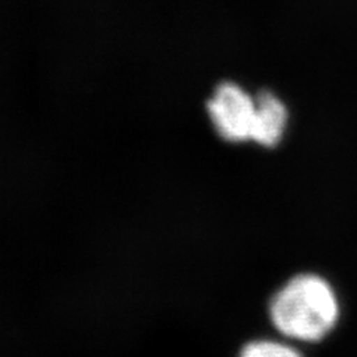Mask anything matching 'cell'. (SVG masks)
Instances as JSON below:
<instances>
[{"label":"cell","instance_id":"cell-1","mask_svg":"<svg viewBox=\"0 0 357 357\" xmlns=\"http://www.w3.org/2000/svg\"><path fill=\"white\" fill-rule=\"evenodd\" d=\"M207 114L218 136L228 143L253 142L275 148L289 126V107L270 89L250 93L236 81L219 82L207 102Z\"/></svg>","mask_w":357,"mask_h":357},{"label":"cell","instance_id":"cell-2","mask_svg":"<svg viewBox=\"0 0 357 357\" xmlns=\"http://www.w3.org/2000/svg\"><path fill=\"white\" fill-rule=\"evenodd\" d=\"M268 314L284 337L301 342H319L340 319V301L332 284L317 274H298L271 298Z\"/></svg>","mask_w":357,"mask_h":357},{"label":"cell","instance_id":"cell-3","mask_svg":"<svg viewBox=\"0 0 357 357\" xmlns=\"http://www.w3.org/2000/svg\"><path fill=\"white\" fill-rule=\"evenodd\" d=\"M238 357H304L292 345L273 340H256L245 344Z\"/></svg>","mask_w":357,"mask_h":357}]
</instances>
